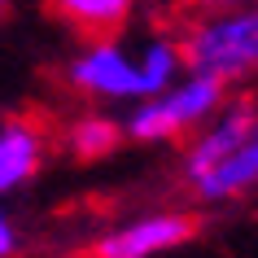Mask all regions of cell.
Instances as JSON below:
<instances>
[{"instance_id":"cell-4","label":"cell","mask_w":258,"mask_h":258,"mask_svg":"<svg viewBox=\"0 0 258 258\" xmlns=\"http://www.w3.org/2000/svg\"><path fill=\"white\" fill-rule=\"evenodd\" d=\"M61 83L83 105H136L145 101V79L136 61V40L105 35V40H79V48L61 61Z\"/></svg>"},{"instance_id":"cell-10","label":"cell","mask_w":258,"mask_h":258,"mask_svg":"<svg viewBox=\"0 0 258 258\" xmlns=\"http://www.w3.org/2000/svg\"><path fill=\"white\" fill-rule=\"evenodd\" d=\"M228 5H249V0H175L179 14H206V9H228Z\"/></svg>"},{"instance_id":"cell-8","label":"cell","mask_w":258,"mask_h":258,"mask_svg":"<svg viewBox=\"0 0 258 258\" xmlns=\"http://www.w3.org/2000/svg\"><path fill=\"white\" fill-rule=\"evenodd\" d=\"M44 5L75 40H105L127 35L145 0H44Z\"/></svg>"},{"instance_id":"cell-5","label":"cell","mask_w":258,"mask_h":258,"mask_svg":"<svg viewBox=\"0 0 258 258\" xmlns=\"http://www.w3.org/2000/svg\"><path fill=\"white\" fill-rule=\"evenodd\" d=\"M202 232V219L184 206H153L101 228L88 241V258H158L188 245Z\"/></svg>"},{"instance_id":"cell-11","label":"cell","mask_w":258,"mask_h":258,"mask_svg":"<svg viewBox=\"0 0 258 258\" xmlns=\"http://www.w3.org/2000/svg\"><path fill=\"white\" fill-rule=\"evenodd\" d=\"M5 9H9V0H0V14H5Z\"/></svg>"},{"instance_id":"cell-1","label":"cell","mask_w":258,"mask_h":258,"mask_svg":"<svg viewBox=\"0 0 258 258\" xmlns=\"http://www.w3.org/2000/svg\"><path fill=\"white\" fill-rule=\"evenodd\" d=\"M179 192L192 206H232L258 192V92H232L210 122L179 140Z\"/></svg>"},{"instance_id":"cell-3","label":"cell","mask_w":258,"mask_h":258,"mask_svg":"<svg viewBox=\"0 0 258 258\" xmlns=\"http://www.w3.org/2000/svg\"><path fill=\"white\" fill-rule=\"evenodd\" d=\"M228 96L232 92L223 83L184 70L171 88L145 96L136 105H127L122 132H127V140H136V145H179V140H188L202 122L215 118L219 105H223Z\"/></svg>"},{"instance_id":"cell-12","label":"cell","mask_w":258,"mask_h":258,"mask_svg":"<svg viewBox=\"0 0 258 258\" xmlns=\"http://www.w3.org/2000/svg\"><path fill=\"white\" fill-rule=\"evenodd\" d=\"M153 5H175V0H153Z\"/></svg>"},{"instance_id":"cell-9","label":"cell","mask_w":258,"mask_h":258,"mask_svg":"<svg viewBox=\"0 0 258 258\" xmlns=\"http://www.w3.org/2000/svg\"><path fill=\"white\" fill-rule=\"evenodd\" d=\"M22 228H18V219L9 215V206H5V197H0V258H18L22 254Z\"/></svg>"},{"instance_id":"cell-2","label":"cell","mask_w":258,"mask_h":258,"mask_svg":"<svg viewBox=\"0 0 258 258\" xmlns=\"http://www.w3.org/2000/svg\"><path fill=\"white\" fill-rule=\"evenodd\" d=\"M175 35L184 48V66L192 75L223 83L228 92L258 83V0L206 14H179Z\"/></svg>"},{"instance_id":"cell-6","label":"cell","mask_w":258,"mask_h":258,"mask_svg":"<svg viewBox=\"0 0 258 258\" xmlns=\"http://www.w3.org/2000/svg\"><path fill=\"white\" fill-rule=\"evenodd\" d=\"M53 127L31 114L0 118V197H14L27 184H35L48 158H53Z\"/></svg>"},{"instance_id":"cell-7","label":"cell","mask_w":258,"mask_h":258,"mask_svg":"<svg viewBox=\"0 0 258 258\" xmlns=\"http://www.w3.org/2000/svg\"><path fill=\"white\" fill-rule=\"evenodd\" d=\"M53 140L75 162H101V158H114L127 145V132H122V118L109 114L105 105H83L70 118H61Z\"/></svg>"}]
</instances>
